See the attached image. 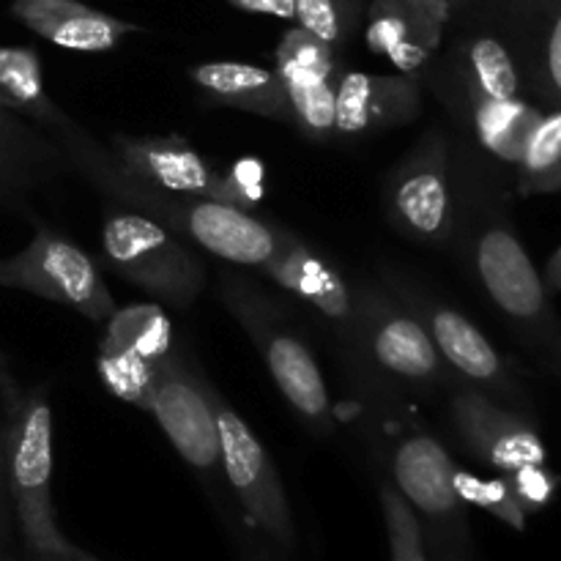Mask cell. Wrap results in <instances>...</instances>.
<instances>
[{
	"label": "cell",
	"instance_id": "8fae6325",
	"mask_svg": "<svg viewBox=\"0 0 561 561\" xmlns=\"http://www.w3.org/2000/svg\"><path fill=\"white\" fill-rule=\"evenodd\" d=\"M474 266L482 288L504 316L520 327L540 332L548 343L557 337L559 332L546 294V279L540 277L529 252L513 230L504 225H491L482 230L474 247Z\"/></svg>",
	"mask_w": 561,
	"mask_h": 561
},
{
	"label": "cell",
	"instance_id": "d6986e66",
	"mask_svg": "<svg viewBox=\"0 0 561 561\" xmlns=\"http://www.w3.org/2000/svg\"><path fill=\"white\" fill-rule=\"evenodd\" d=\"M416 307V316L431 332L433 345L447 367H453L458 376L477 387H491L510 392V370L504 365L502 354L493 348L491 340L453 307L442 305L436 299L409 301Z\"/></svg>",
	"mask_w": 561,
	"mask_h": 561
},
{
	"label": "cell",
	"instance_id": "603a6c76",
	"mask_svg": "<svg viewBox=\"0 0 561 561\" xmlns=\"http://www.w3.org/2000/svg\"><path fill=\"white\" fill-rule=\"evenodd\" d=\"M102 343L135 351L153 365H162L168 356L175 354L173 327L162 305L115 307L113 316L104 321Z\"/></svg>",
	"mask_w": 561,
	"mask_h": 561
},
{
	"label": "cell",
	"instance_id": "f546056e",
	"mask_svg": "<svg viewBox=\"0 0 561 561\" xmlns=\"http://www.w3.org/2000/svg\"><path fill=\"white\" fill-rule=\"evenodd\" d=\"M294 20L307 33L337 49L351 33V5L348 0H296Z\"/></svg>",
	"mask_w": 561,
	"mask_h": 561
},
{
	"label": "cell",
	"instance_id": "9c48e42d",
	"mask_svg": "<svg viewBox=\"0 0 561 561\" xmlns=\"http://www.w3.org/2000/svg\"><path fill=\"white\" fill-rule=\"evenodd\" d=\"M351 332L373 370L389 381L400 387H431L442 378L444 362L422 318L392 305L387 296L373 290L356 296Z\"/></svg>",
	"mask_w": 561,
	"mask_h": 561
},
{
	"label": "cell",
	"instance_id": "7c38bea8",
	"mask_svg": "<svg viewBox=\"0 0 561 561\" xmlns=\"http://www.w3.org/2000/svg\"><path fill=\"white\" fill-rule=\"evenodd\" d=\"M274 71L283 80L294 126L310 140L334 135V93H337V55L305 27H290L274 53Z\"/></svg>",
	"mask_w": 561,
	"mask_h": 561
},
{
	"label": "cell",
	"instance_id": "7402d4cb",
	"mask_svg": "<svg viewBox=\"0 0 561 561\" xmlns=\"http://www.w3.org/2000/svg\"><path fill=\"white\" fill-rule=\"evenodd\" d=\"M471 118L482 148L507 164H518L531 129L540 121V110L531 107L526 99H488L469 91Z\"/></svg>",
	"mask_w": 561,
	"mask_h": 561
},
{
	"label": "cell",
	"instance_id": "484cf974",
	"mask_svg": "<svg viewBox=\"0 0 561 561\" xmlns=\"http://www.w3.org/2000/svg\"><path fill=\"white\" fill-rule=\"evenodd\" d=\"M96 370L104 389L113 398L137 405L142 411L148 409V400H151L153 387H157L159 365L142 359L135 351L121 348V345L99 343Z\"/></svg>",
	"mask_w": 561,
	"mask_h": 561
},
{
	"label": "cell",
	"instance_id": "ab89813d",
	"mask_svg": "<svg viewBox=\"0 0 561 561\" xmlns=\"http://www.w3.org/2000/svg\"><path fill=\"white\" fill-rule=\"evenodd\" d=\"M71 561H99V559L91 557L88 551H80V548H75V553H71Z\"/></svg>",
	"mask_w": 561,
	"mask_h": 561
},
{
	"label": "cell",
	"instance_id": "5b68a950",
	"mask_svg": "<svg viewBox=\"0 0 561 561\" xmlns=\"http://www.w3.org/2000/svg\"><path fill=\"white\" fill-rule=\"evenodd\" d=\"M0 285L71 307L96 323L107 321L118 307L99 263L69 236L42 222L25 250L0 261Z\"/></svg>",
	"mask_w": 561,
	"mask_h": 561
},
{
	"label": "cell",
	"instance_id": "277c9868",
	"mask_svg": "<svg viewBox=\"0 0 561 561\" xmlns=\"http://www.w3.org/2000/svg\"><path fill=\"white\" fill-rule=\"evenodd\" d=\"M225 305L233 312L252 343L261 351L274 383L283 398L294 405L296 414L318 433H332L334 411L329 400L327 381L321 376L316 356L301 337H296L277 318V310L263 296L252 294L233 277L225 283Z\"/></svg>",
	"mask_w": 561,
	"mask_h": 561
},
{
	"label": "cell",
	"instance_id": "4316f807",
	"mask_svg": "<svg viewBox=\"0 0 561 561\" xmlns=\"http://www.w3.org/2000/svg\"><path fill=\"white\" fill-rule=\"evenodd\" d=\"M49 157L42 137L0 107V192L36 179Z\"/></svg>",
	"mask_w": 561,
	"mask_h": 561
},
{
	"label": "cell",
	"instance_id": "8992f818",
	"mask_svg": "<svg viewBox=\"0 0 561 561\" xmlns=\"http://www.w3.org/2000/svg\"><path fill=\"white\" fill-rule=\"evenodd\" d=\"M222 477L233 491L247 524L283 557L296 553V524L279 471L252 427L217 394Z\"/></svg>",
	"mask_w": 561,
	"mask_h": 561
},
{
	"label": "cell",
	"instance_id": "3957f363",
	"mask_svg": "<svg viewBox=\"0 0 561 561\" xmlns=\"http://www.w3.org/2000/svg\"><path fill=\"white\" fill-rule=\"evenodd\" d=\"M104 263L157 305L184 310L206 285L203 263L184 241L146 214L115 208L102 222Z\"/></svg>",
	"mask_w": 561,
	"mask_h": 561
},
{
	"label": "cell",
	"instance_id": "74e56055",
	"mask_svg": "<svg viewBox=\"0 0 561 561\" xmlns=\"http://www.w3.org/2000/svg\"><path fill=\"white\" fill-rule=\"evenodd\" d=\"M9 367H5V359H3V354H0V387H9Z\"/></svg>",
	"mask_w": 561,
	"mask_h": 561
},
{
	"label": "cell",
	"instance_id": "9a60e30c",
	"mask_svg": "<svg viewBox=\"0 0 561 561\" xmlns=\"http://www.w3.org/2000/svg\"><path fill=\"white\" fill-rule=\"evenodd\" d=\"M420 115V85L414 75L381 77L343 71L334 93V135L362 137L398 129Z\"/></svg>",
	"mask_w": 561,
	"mask_h": 561
},
{
	"label": "cell",
	"instance_id": "7a4b0ae2",
	"mask_svg": "<svg viewBox=\"0 0 561 561\" xmlns=\"http://www.w3.org/2000/svg\"><path fill=\"white\" fill-rule=\"evenodd\" d=\"M9 400V493L16 524L33 553L69 557L71 546L55 520L53 507V409L47 389L36 387L16 394L14 387L3 389Z\"/></svg>",
	"mask_w": 561,
	"mask_h": 561
},
{
	"label": "cell",
	"instance_id": "ac0fdd59",
	"mask_svg": "<svg viewBox=\"0 0 561 561\" xmlns=\"http://www.w3.org/2000/svg\"><path fill=\"white\" fill-rule=\"evenodd\" d=\"M11 14L47 42L77 53H110L129 33L142 31L80 0H14Z\"/></svg>",
	"mask_w": 561,
	"mask_h": 561
},
{
	"label": "cell",
	"instance_id": "f35d334b",
	"mask_svg": "<svg viewBox=\"0 0 561 561\" xmlns=\"http://www.w3.org/2000/svg\"><path fill=\"white\" fill-rule=\"evenodd\" d=\"M33 561H71L69 557H55V553H33Z\"/></svg>",
	"mask_w": 561,
	"mask_h": 561
},
{
	"label": "cell",
	"instance_id": "44dd1931",
	"mask_svg": "<svg viewBox=\"0 0 561 561\" xmlns=\"http://www.w3.org/2000/svg\"><path fill=\"white\" fill-rule=\"evenodd\" d=\"M0 107L60 129L69 115L44 88L42 58L31 47H0Z\"/></svg>",
	"mask_w": 561,
	"mask_h": 561
},
{
	"label": "cell",
	"instance_id": "d590c367",
	"mask_svg": "<svg viewBox=\"0 0 561 561\" xmlns=\"http://www.w3.org/2000/svg\"><path fill=\"white\" fill-rule=\"evenodd\" d=\"M548 370L561 383V332L548 343Z\"/></svg>",
	"mask_w": 561,
	"mask_h": 561
},
{
	"label": "cell",
	"instance_id": "f1b7e54d",
	"mask_svg": "<svg viewBox=\"0 0 561 561\" xmlns=\"http://www.w3.org/2000/svg\"><path fill=\"white\" fill-rule=\"evenodd\" d=\"M381 513L383 526H387L389 559L431 561L420 515H416L414 510H411V504L394 491V485H381Z\"/></svg>",
	"mask_w": 561,
	"mask_h": 561
},
{
	"label": "cell",
	"instance_id": "836d02e7",
	"mask_svg": "<svg viewBox=\"0 0 561 561\" xmlns=\"http://www.w3.org/2000/svg\"><path fill=\"white\" fill-rule=\"evenodd\" d=\"M233 9L247 11V14H268L279 20H294L296 0H228Z\"/></svg>",
	"mask_w": 561,
	"mask_h": 561
},
{
	"label": "cell",
	"instance_id": "6da1fadb",
	"mask_svg": "<svg viewBox=\"0 0 561 561\" xmlns=\"http://www.w3.org/2000/svg\"><path fill=\"white\" fill-rule=\"evenodd\" d=\"M60 148L71 168L91 181L99 192L118 201L129 211L146 214L181 239L192 241L208 255L236 266H261L283 244L285 230L255 217L250 208L230 206L208 197H184L151 190L124 173L113 151L93 140L75 121L58 129Z\"/></svg>",
	"mask_w": 561,
	"mask_h": 561
},
{
	"label": "cell",
	"instance_id": "2e32d148",
	"mask_svg": "<svg viewBox=\"0 0 561 561\" xmlns=\"http://www.w3.org/2000/svg\"><path fill=\"white\" fill-rule=\"evenodd\" d=\"M453 0H373L367 47L414 75L442 42Z\"/></svg>",
	"mask_w": 561,
	"mask_h": 561
},
{
	"label": "cell",
	"instance_id": "52a82bcc",
	"mask_svg": "<svg viewBox=\"0 0 561 561\" xmlns=\"http://www.w3.org/2000/svg\"><path fill=\"white\" fill-rule=\"evenodd\" d=\"M148 414L159 422L168 442L203 480H225L217 425V392L179 354L159 365Z\"/></svg>",
	"mask_w": 561,
	"mask_h": 561
},
{
	"label": "cell",
	"instance_id": "e575fe53",
	"mask_svg": "<svg viewBox=\"0 0 561 561\" xmlns=\"http://www.w3.org/2000/svg\"><path fill=\"white\" fill-rule=\"evenodd\" d=\"M9 502V444H5V433H0V524H3L5 504Z\"/></svg>",
	"mask_w": 561,
	"mask_h": 561
},
{
	"label": "cell",
	"instance_id": "60d3db41",
	"mask_svg": "<svg viewBox=\"0 0 561 561\" xmlns=\"http://www.w3.org/2000/svg\"><path fill=\"white\" fill-rule=\"evenodd\" d=\"M436 561H471V559H469V553H466V557H447V559H436Z\"/></svg>",
	"mask_w": 561,
	"mask_h": 561
},
{
	"label": "cell",
	"instance_id": "30bf717a",
	"mask_svg": "<svg viewBox=\"0 0 561 561\" xmlns=\"http://www.w3.org/2000/svg\"><path fill=\"white\" fill-rule=\"evenodd\" d=\"M387 208L409 239L436 244L453 230L449 146L442 131H427L387 181Z\"/></svg>",
	"mask_w": 561,
	"mask_h": 561
},
{
	"label": "cell",
	"instance_id": "ba28073f",
	"mask_svg": "<svg viewBox=\"0 0 561 561\" xmlns=\"http://www.w3.org/2000/svg\"><path fill=\"white\" fill-rule=\"evenodd\" d=\"M455 469L447 447L425 433L405 436L392 453L394 491L433 526V561L469 553L466 504L455 491Z\"/></svg>",
	"mask_w": 561,
	"mask_h": 561
},
{
	"label": "cell",
	"instance_id": "4dcf8cb0",
	"mask_svg": "<svg viewBox=\"0 0 561 561\" xmlns=\"http://www.w3.org/2000/svg\"><path fill=\"white\" fill-rule=\"evenodd\" d=\"M507 477L510 488H513L515 499H518L520 507L526 510V515L540 513L548 504L557 499L559 491V474L548 469V463H529L520 466V469L510 471Z\"/></svg>",
	"mask_w": 561,
	"mask_h": 561
},
{
	"label": "cell",
	"instance_id": "d6a6232c",
	"mask_svg": "<svg viewBox=\"0 0 561 561\" xmlns=\"http://www.w3.org/2000/svg\"><path fill=\"white\" fill-rule=\"evenodd\" d=\"M228 201L241 208H255L263 197V168L255 159H241L233 168L225 170Z\"/></svg>",
	"mask_w": 561,
	"mask_h": 561
},
{
	"label": "cell",
	"instance_id": "b9f144b4",
	"mask_svg": "<svg viewBox=\"0 0 561 561\" xmlns=\"http://www.w3.org/2000/svg\"><path fill=\"white\" fill-rule=\"evenodd\" d=\"M0 561H5V559H0Z\"/></svg>",
	"mask_w": 561,
	"mask_h": 561
},
{
	"label": "cell",
	"instance_id": "5bb4252c",
	"mask_svg": "<svg viewBox=\"0 0 561 561\" xmlns=\"http://www.w3.org/2000/svg\"><path fill=\"white\" fill-rule=\"evenodd\" d=\"M453 425L463 447L499 474L529 463H548V449L535 425L502 409L488 394L463 389L453 398Z\"/></svg>",
	"mask_w": 561,
	"mask_h": 561
},
{
	"label": "cell",
	"instance_id": "e0dca14e",
	"mask_svg": "<svg viewBox=\"0 0 561 561\" xmlns=\"http://www.w3.org/2000/svg\"><path fill=\"white\" fill-rule=\"evenodd\" d=\"M263 272L279 288H285L290 296L310 305L323 318H329L337 327L351 329L356 312V296L351 294L348 283L321 252L307 247L294 233L285 230L283 244L263 263Z\"/></svg>",
	"mask_w": 561,
	"mask_h": 561
},
{
	"label": "cell",
	"instance_id": "cb8c5ba5",
	"mask_svg": "<svg viewBox=\"0 0 561 561\" xmlns=\"http://www.w3.org/2000/svg\"><path fill=\"white\" fill-rule=\"evenodd\" d=\"M515 168L520 195L561 192V107L540 115Z\"/></svg>",
	"mask_w": 561,
	"mask_h": 561
},
{
	"label": "cell",
	"instance_id": "83f0119b",
	"mask_svg": "<svg viewBox=\"0 0 561 561\" xmlns=\"http://www.w3.org/2000/svg\"><path fill=\"white\" fill-rule=\"evenodd\" d=\"M455 491H458L460 502L471 504V507L485 510L496 520L507 524L510 529L524 531L526 529V510L520 507L515 499L513 488H510L507 477H477L471 471L455 469Z\"/></svg>",
	"mask_w": 561,
	"mask_h": 561
},
{
	"label": "cell",
	"instance_id": "4fadbf2b",
	"mask_svg": "<svg viewBox=\"0 0 561 561\" xmlns=\"http://www.w3.org/2000/svg\"><path fill=\"white\" fill-rule=\"evenodd\" d=\"M110 151L124 173L151 190L230 203L225 170H217V164L208 162L184 137H131L118 131L110 140Z\"/></svg>",
	"mask_w": 561,
	"mask_h": 561
},
{
	"label": "cell",
	"instance_id": "ffe728a7",
	"mask_svg": "<svg viewBox=\"0 0 561 561\" xmlns=\"http://www.w3.org/2000/svg\"><path fill=\"white\" fill-rule=\"evenodd\" d=\"M190 80L214 107H233L294 124L288 93L277 71L244 60H208L190 69Z\"/></svg>",
	"mask_w": 561,
	"mask_h": 561
},
{
	"label": "cell",
	"instance_id": "1f68e13d",
	"mask_svg": "<svg viewBox=\"0 0 561 561\" xmlns=\"http://www.w3.org/2000/svg\"><path fill=\"white\" fill-rule=\"evenodd\" d=\"M546 33H542V85L553 107H561V0H551L548 5Z\"/></svg>",
	"mask_w": 561,
	"mask_h": 561
},
{
	"label": "cell",
	"instance_id": "8d00e7d4",
	"mask_svg": "<svg viewBox=\"0 0 561 561\" xmlns=\"http://www.w3.org/2000/svg\"><path fill=\"white\" fill-rule=\"evenodd\" d=\"M546 283L551 285L553 290H559V294H561V244H559V250L551 255V261H548Z\"/></svg>",
	"mask_w": 561,
	"mask_h": 561
},
{
	"label": "cell",
	"instance_id": "d4e9b609",
	"mask_svg": "<svg viewBox=\"0 0 561 561\" xmlns=\"http://www.w3.org/2000/svg\"><path fill=\"white\" fill-rule=\"evenodd\" d=\"M466 91L488 99L520 96V75L507 44L496 36H474L466 49Z\"/></svg>",
	"mask_w": 561,
	"mask_h": 561
}]
</instances>
